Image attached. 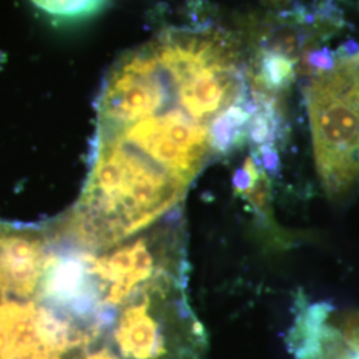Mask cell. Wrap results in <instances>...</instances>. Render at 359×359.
Instances as JSON below:
<instances>
[{
    "label": "cell",
    "mask_w": 359,
    "mask_h": 359,
    "mask_svg": "<svg viewBox=\"0 0 359 359\" xmlns=\"http://www.w3.org/2000/svg\"><path fill=\"white\" fill-rule=\"evenodd\" d=\"M56 20H84L103 10L107 0H31Z\"/></svg>",
    "instance_id": "4"
},
{
    "label": "cell",
    "mask_w": 359,
    "mask_h": 359,
    "mask_svg": "<svg viewBox=\"0 0 359 359\" xmlns=\"http://www.w3.org/2000/svg\"><path fill=\"white\" fill-rule=\"evenodd\" d=\"M304 60L306 62V68L311 71L313 74L317 72H327L333 69L337 63V56L335 52H330L327 48H321V50H310V51L304 53Z\"/></svg>",
    "instance_id": "5"
},
{
    "label": "cell",
    "mask_w": 359,
    "mask_h": 359,
    "mask_svg": "<svg viewBox=\"0 0 359 359\" xmlns=\"http://www.w3.org/2000/svg\"><path fill=\"white\" fill-rule=\"evenodd\" d=\"M295 62L273 52H258L253 72H248L252 86L271 93H281L295 81Z\"/></svg>",
    "instance_id": "3"
},
{
    "label": "cell",
    "mask_w": 359,
    "mask_h": 359,
    "mask_svg": "<svg viewBox=\"0 0 359 359\" xmlns=\"http://www.w3.org/2000/svg\"><path fill=\"white\" fill-rule=\"evenodd\" d=\"M0 359H29L25 358L22 355H15V354H10V353H3L0 351Z\"/></svg>",
    "instance_id": "6"
},
{
    "label": "cell",
    "mask_w": 359,
    "mask_h": 359,
    "mask_svg": "<svg viewBox=\"0 0 359 359\" xmlns=\"http://www.w3.org/2000/svg\"><path fill=\"white\" fill-rule=\"evenodd\" d=\"M236 44L210 27L168 28L123 55L103 81L88 179L69 213L96 244H117L176 212L213 154L221 115L200 86Z\"/></svg>",
    "instance_id": "1"
},
{
    "label": "cell",
    "mask_w": 359,
    "mask_h": 359,
    "mask_svg": "<svg viewBox=\"0 0 359 359\" xmlns=\"http://www.w3.org/2000/svg\"><path fill=\"white\" fill-rule=\"evenodd\" d=\"M306 93L317 172L339 200L359 182V51L314 74Z\"/></svg>",
    "instance_id": "2"
}]
</instances>
